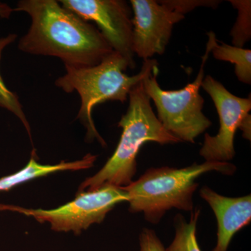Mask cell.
Segmentation results:
<instances>
[{
	"label": "cell",
	"mask_w": 251,
	"mask_h": 251,
	"mask_svg": "<svg viewBox=\"0 0 251 251\" xmlns=\"http://www.w3.org/2000/svg\"><path fill=\"white\" fill-rule=\"evenodd\" d=\"M17 35L14 34H9L5 37L0 38V60L1 58L3 50L6 46L12 44L16 41ZM0 107L9 110L14 113L23 122L26 130L31 135L30 126L28 123L25 115L23 110V107L20 102L18 96L14 92L9 90L5 85L4 80L0 74Z\"/></svg>",
	"instance_id": "obj_14"
},
{
	"label": "cell",
	"mask_w": 251,
	"mask_h": 251,
	"mask_svg": "<svg viewBox=\"0 0 251 251\" xmlns=\"http://www.w3.org/2000/svg\"><path fill=\"white\" fill-rule=\"evenodd\" d=\"M201 87L214 101L219 114L220 128L214 136L205 133L200 155L206 161L228 162L235 156L236 131L251 111V96L249 98L234 96L211 75L205 77Z\"/></svg>",
	"instance_id": "obj_8"
},
{
	"label": "cell",
	"mask_w": 251,
	"mask_h": 251,
	"mask_svg": "<svg viewBox=\"0 0 251 251\" xmlns=\"http://www.w3.org/2000/svg\"><path fill=\"white\" fill-rule=\"evenodd\" d=\"M14 11L31 17L29 31L18 49L37 55L54 56L64 65L93 67L113 52L99 29L55 0H22Z\"/></svg>",
	"instance_id": "obj_1"
},
{
	"label": "cell",
	"mask_w": 251,
	"mask_h": 251,
	"mask_svg": "<svg viewBox=\"0 0 251 251\" xmlns=\"http://www.w3.org/2000/svg\"><path fill=\"white\" fill-rule=\"evenodd\" d=\"M133 11V50L143 60L163 54L169 43L174 25L184 19L155 0H131Z\"/></svg>",
	"instance_id": "obj_9"
},
{
	"label": "cell",
	"mask_w": 251,
	"mask_h": 251,
	"mask_svg": "<svg viewBox=\"0 0 251 251\" xmlns=\"http://www.w3.org/2000/svg\"><path fill=\"white\" fill-rule=\"evenodd\" d=\"M211 41V53L216 59L234 64V72L238 80L243 83H251V50L229 46L221 41L219 44L213 31L207 33Z\"/></svg>",
	"instance_id": "obj_12"
},
{
	"label": "cell",
	"mask_w": 251,
	"mask_h": 251,
	"mask_svg": "<svg viewBox=\"0 0 251 251\" xmlns=\"http://www.w3.org/2000/svg\"><path fill=\"white\" fill-rule=\"evenodd\" d=\"M128 99V110L118 123L122 133L116 150L98 173L81 184L79 191H94L104 186H128L136 173L137 156L144 144L182 143L168 133L158 120L143 81L132 88Z\"/></svg>",
	"instance_id": "obj_2"
},
{
	"label": "cell",
	"mask_w": 251,
	"mask_h": 251,
	"mask_svg": "<svg viewBox=\"0 0 251 251\" xmlns=\"http://www.w3.org/2000/svg\"><path fill=\"white\" fill-rule=\"evenodd\" d=\"M59 2L84 21H92L112 50L135 67L131 7L123 0H61Z\"/></svg>",
	"instance_id": "obj_7"
},
{
	"label": "cell",
	"mask_w": 251,
	"mask_h": 251,
	"mask_svg": "<svg viewBox=\"0 0 251 251\" xmlns=\"http://www.w3.org/2000/svg\"><path fill=\"white\" fill-rule=\"evenodd\" d=\"M239 129L242 131L243 138L249 140L251 139V115L250 114L247 115L245 118L243 120L242 124L239 126Z\"/></svg>",
	"instance_id": "obj_18"
},
{
	"label": "cell",
	"mask_w": 251,
	"mask_h": 251,
	"mask_svg": "<svg viewBox=\"0 0 251 251\" xmlns=\"http://www.w3.org/2000/svg\"><path fill=\"white\" fill-rule=\"evenodd\" d=\"M34 150L32 156L27 166L21 171L9 176H4L0 179V191H9V189L26 181H30L35 178L46 176L51 173L64 171H80L88 169L94 166L97 160L96 155H86L82 159L74 162L62 161L57 165H42L36 161L34 158Z\"/></svg>",
	"instance_id": "obj_11"
},
{
	"label": "cell",
	"mask_w": 251,
	"mask_h": 251,
	"mask_svg": "<svg viewBox=\"0 0 251 251\" xmlns=\"http://www.w3.org/2000/svg\"><path fill=\"white\" fill-rule=\"evenodd\" d=\"M140 251H167L152 229L145 228L140 235Z\"/></svg>",
	"instance_id": "obj_17"
},
{
	"label": "cell",
	"mask_w": 251,
	"mask_h": 251,
	"mask_svg": "<svg viewBox=\"0 0 251 251\" xmlns=\"http://www.w3.org/2000/svg\"><path fill=\"white\" fill-rule=\"evenodd\" d=\"M231 4L237 9V21L231 30L233 46L243 48L251 37V0H229Z\"/></svg>",
	"instance_id": "obj_15"
},
{
	"label": "cell",
	"mask_w": 251,
	"mask_h": 251,
	"mask_svg": "<svg viewBox=\"0 0 251 251\" xmlns=\"http://www.w3.org/2000/svg\"><path fill=\"white\" fill-rule=\"evenodd\" d=\"M125 201L128 202V196L123 188L104 186L96 191L77 193L74 201L57 209L44 210L1 204L0 210L16 211L39 222L49 223L52 229L58 232L78 234L91 225L101 223L109 211Z\"/></svg>",
	"instance_id": "obj_6"
},
{
	"label": "cell",
	"mask_w": 251,
	"mask_h": 251,
	"mask_svg": "<svg viewBox=\"0 0 251 251\" xmlns=\"http://www.w3.org/2000/svg\"><path fill=\"white\" fill-rule=\"evenodd\" d=\"M14 9L5 3L0 2V18H9Z\"/></svg>",
	"instance_id": "obj_19"
},
{
	"label": "cell",
	"mask_w": 251,
	"mask_h": 251,
	"mask_svg": "<svg viewBox=\"0 0 251 251\" xmlns=\"http://www.w3.org/2000/svg\"><path fill=\"white\" fill-rule=\"evenodd\" d=\"M200 194L211 206L217 219V244L212 251H227L234 234L251 223V195L226 197L206 186L201 188Z\"/></svg>",
	"instance_id": "obj_10"
},
{
	"label": "cell",
	"mask_w": 251,
	"mask_h": 251,
	"mask_svg": "<svg viewBox=\"0 0 251 251\" xmlns=\"http://www.w3.org/2000/svg\"><path fill=\"white\" fill-rule=\"evenodd\" d=\"M211 50L209 38L197 77L181 90H163L160 87L157 81L158 66L143 80L145 92L156 105L158 120L168 133L181 142L195 143L196 138L211 126V122L202 112L204 100L200 94L204 67Z\"/></svg>",
	"instance_id": "obj_5"
},
{
	"label": "cell",
	"mask_w": 251,
	"mask_h": 251,
	"mask_svg": "<svg viewBox=\"0 0 251 251\" xmlns=\"http://www.w3.org/2000/svg\"><path fill=\"white\" fill-rule=\"evenodd\" d=\"M161 2L175 12L184 16L199 6L216 9L222 1L218 0H162Z\"/></svg>",
	"instance_id": "obj_16"
},
{
	"label": "cell",
	"mask_w": 251,
	"mask_h": 251,
	"mask_svg": "<svg viewBox=\"0 0 251 251\" xmlns=\"http://www.w3.org/2000/svg\"><path fill=\"white\" fill-rule=\"evenodd\" d=\"M200 214L201 210L199 209L193 210L188 221L181 214L175 216V235L173 242L167 248V251H202L196 238Z\"/></svg>",
	"instance_id": "obj_13"
},
{
	"label": "cell",
	"mask_w": 251,
	"mask_h": 251,
	"mask_svg": "<svg viewBox=\"0 0 251 251\" xmlns=\"http://www.w3.org/2000/svg\"><path fill=\"white\" fill-rule=\"evenodd\" d=\"M156 66L158 64L155 59L144 60L140 72L129 76L125 73L129 68L126 59L113 51L100 64L93 67L65 66L67 73L55 81V85L67 93L76 91L81 99L77 118L87 128V138L90 140L96 138L102 146H105L106 144L99 134L92 118L94 107L108 100L125 103L132 88L142 82Z\"/></svg>",
	"instance_id": "obj_4"
},
{
	"label": "cell",
	"mask_w": 251,
	"mask_h": 251,
	"mask_svg": "<svg viewBox=\"0 0 251 251\" xmlns=\"http://www.w3.org/2000/svg\"><path fill=\"white\" fill-rule=\"evenodd\" d=\"M236 171L237 167L229 162L194 163L180 169L168 166L152 168L137 181L122 188L128 193L129 211L143 212L148 222L156 224L173 208L193 210V195L201 175L209 172L232 175Z\"/></svg>",
	"instance_id": "obj_3"
}]
</instances>
